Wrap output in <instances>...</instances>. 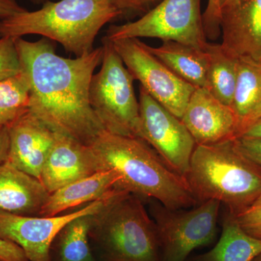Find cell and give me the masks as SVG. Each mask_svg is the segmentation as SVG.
I'll return each instance as SVG.
<instances>
[{
	"mask_svg": "<svg viewBox=\"0 0 261 261\" xmlns=\"http://www.w3.org/2000/svg\"><path fill=\"white\" fill-rule=\"evenodd\" d=\"M140 139L145 141L164 161L185 177L196 143L180 118L168 111L140 87Z\"/></svg>",
	"mask_w": 261,
	"mask_h": 261,
	"instance_id": "obj_10",
	"label": "cell"
},
{
	"mask_svg": "<svg viewBox=\"0 0 261 261\" xmlns=\"http://www.w3.org/2000/svg\"><path fill=\"white\" fill-rule=\"evenodd\" d=\"M10 152V135L8 127L0 126V164L8 162Z\"/></svg>",
	"mask_w": 261,
	"mask_h": 261,
	"instance_id": "obj_31",
	"label": "cell"
},
{
	"mask_svg": "<svg viewBox=\"0 0 261 261\" xmlns=\"http://www.w3.org/2000/svg\"><path fill=\"white\" fill-rule=\"evenodd\" d=\"M181 120L196 145H215L237 137L238 123L232 108L219 101L205 87L195 89Z\"/></svg>",
	"mask_w": 261,
	"mask_h": 261,
	"instance_id": "obj_12",
	"label": "cell"
},
{
	"mask_svg": "<svg viewBox=\"0 0 261 261\" xmlns=\"http://www.w3.org/2000/svg\"><path fill=\"white\" fill-rule=\"evenodd\" d=\"M101 68L93 75L89 100L105 130L113 135L140 138V104L134 80L107 38L102 39Z\"/></svg>",
	"mask_w": 261,
	"mask_h": 261,
	"instance_id": "obj_6",
	"label": "cell"
},
{
	"mask_svg": "<svg viewBox=\"0 0 261 261\" xmlns=\"http://www.w3.org/2000/svg\"><path fill=\"white\" fill-rule=\"evenodd\" d=\"M27 10L17 0H0V20Z\"/></svg>",
	"mask_w": 261,
	"mask_h": 261,
	"instance_id": "obj_30",
	"label": "cell"
},
{
	"mask_svg": "<svg viewBox=\"0 0 261 261\" xmlns=\"http://www.w3.org/2000/svg\"><path fill=\"white\" fill-rule=\"evenodd\" d=\"M8 162L40 181L41 174L55 142L56 132L30 111L9 125Z\"/></svg>",
	"mask_w": 261,
	"mask_h": 261,
	"instance_id": "obj_14",
	"label": "cell"
},
{
	"mask_svg": "<svg viewBox=\"0 0 261 261\" xmlns=\"http://www.w3.org/2000/svg\"><path fill=\"white\" fill-rule=\"evenodd\" d=\"M205 51L208 58L205 88L221 102L231 107L238 82V58L216 43H207Z\"/></svg>",
	"mask_w": 261,
	"mask_h": 261,
	"instance_id": "obj_21",
	"label": "cell"
},
{
	"mask_svg": "<svg viewBox=\"0 0 261 261\" xmlns=\"http://www.w3.org/2000/svg\"><path fill=\"white\" fill-rule=\"evenodd\" d=\"M221 0H207V6L202 13V23L206 38L215 41L221 35Z\"/></svg>",
	"mask_w": 261,
	"mask_h": 261,
	"instance_id": "obj_27",
	"label": "cell"
},
{
	"mask_svg": "<svg viewBox=\"0 0 261 261\" xmlns=\"http://www.w3.org/2000/svg\"><path fill=\"white\" fill-rule=\"evenodd\" d=\"M21 72L30 89L29 111L53 132L92 145L104 127L89 104L94 70L103 47L73 59L58 56L51 41L15 38Z\"/></svg>",
	"mask_w": 261,
	"mask_h": 261,
	"instance_id": "obj_1",
	"label": "cell"
},
{
	"mask_svg": "<svg viewBox=\"0 0 261 261\" xmlns=\"http://www.w3.org/2000/svg\"><path fill=\"white\" fill-rule=\"evenodd\" d=\"M30 89L22 72L0 82V126H8L29 111Z\"/></svg>",
	"mask_w": 261,
	"mask_h": 261,
	"instance_id": "obj_23",
	"label": "cell"
},
{
	"mask_svg": "<svg viewBox=\"0 0 261 261\" xmlns=\"http://www.w3.org/2000/svg\"><path fill=\"white\" fill-rule=\"evenodd\" d=\"M134 80L154 99L181 119L196 89L173 73L139 39L111 41Z\"/></svg>",
	"mask_w": 261,
	"mask_h": 261,
	"instance_id": "obj_9",
	"label": "cell"
},
{
	"mask_svg": "<svg viewBox=\"0 0 261 261\" xmlns=\"http://www.w3.org/2000/svg\"><path fill=\"white\" fill-rule=\"evenodd\" d=\"M221 46L235 58L261 57V0H237L221 8Z\"/></svg>",
	"mask_w": 261,
	"mask_h": 261,
	"instance_id": "obj_15",
	"label": "cell"
},
{
	"mask_svg": "<svg viewBox=\"0 0 261 261\" xmlns=\"http://www.w3.org/2000/svg\"><path fill=\"white\" fill-rule=\"evenodd\" d=\"M89 238L103 261H162L155 225L138 196L123 192L92 215Z\"/></svg>",
	"mask_w": 261,
	"mask_h": 261,
	"instance_id": "obj_5",
	"label": "cell"
},
{
	"mask_svg": "<svg viewBox=\"0 0 261 261\" xmlns=\"http://www.w3.org/2000/svg\"><path fill=\"white\" fill-rule=\"evenodd\" d=\"M103 169L92 146L56 133L41 174L40 181L49 193Z\"/></svg>",
	"mask_w": 261,
	"mask_h": 261,
	"instance_id": "obj_13",
	"label": "cell"
},
{
	"mask_svg": "<svg viewBox=\"0 0 261 261\" xmlns=\"http://www.w3.org/2000/svg\"><path fill=\"white\" fill-rule=\"evenodd\" d=\"M125 191H118L90 202L80 210L50 217L18 216L0 211V238L23 250L29 261H51V245L57 235L70 221L94 215Z\"/></svg>",
	"mask_w": 261,
	"mask_h": 261,
	"instance_id": "obj_11",
	"label": "cell"
},
{
	"mask_svg": "<svg viewBox=\"0 0 261 261\" xmlns=\"http://www.w3.org/2000/svg\"><path fill=\"white\" fill-rule=\"evenodd\" d=\"M21 72L15 38L0 37V82Z\"/></svg>",
	"mask_w": 261,
	"mask_h": 261,
	"instance_id": "obj_24",
	"label": "cell"
},
{
	"mask_svg": "<svg viewBox=\"0 0 261 261\" xmlns=\"http://www.w3.org/2000/svg\"><path fill=\"white\" fill-rule=\"evenodd\" d=\"M261 253V240L253 238L240 227L227 213L222 233L211 250L191 257L189 261H252Z\"/></svg>",
	"mask_w": 261,
	"mask_h": 261,
	"instance_id": "obj_20",
	"label": "cell"
},
{
	"mask_svg": "<svg viewBox=\"0 0 261 261\" xmlns=\"http://www.w3.org/2000/svg\"><path fill=\"white\" fill-rule=\"evenodd\" d=\"M233 142L243 155L261 169V137L240 136Z\"/></svg>",
	"mask_w": 261,
	"mask_h": 261,
	"instance_id": "obj_28",
	"label": "cell"
},
{
	"mask_svg": "<svg viewBox=\"0 0 261 261\" xmlns=\"http://www.w3.org/2000/svg\"><path fill=\"white\" fill-rule=\"evenodd\" d=\"M32 3L36 5H43L44 3L48 1V0H30Z\"/></svg>",
	"mask_w": 261,
	"mask_h": 261,
	"instance_id": "obj_34",
	"label": "cell"
},
{
	"mask_svg": "<svg viewBox=\"0 0 261 261\" xmlns=\"http://www.w3.org/2000/svg\"><path fill=\"white\" fill-rule=\"evenodd\" d=\"M119 18V12L108 0H48L39 10H25L1 19L0 37L41 35L81 57L93 50L101 29Z\"/></svg>",
	"mask_w": 261,
	"mask_h": 261,
	"instance_id": "obj_3",
	"label": "cell"
},
{
	"mask_svg": "<svg viewBox=\"0 0 261 261\" xmlns=\"http://www.w3.org/2000/svg\"><path fill=\"white\" fill-rule=\"evenodd\" d=\"M149 50L173 73L195 88L205 87L208 58L205 50L174 41H164Z\"/></svg>",
	"mask_w": 261,
	"mask_h": 261,
	"instance_id": "obj_19",
	"label": "cell"
},
{
	"mask_svg": "<svg viewBox=\"0 0 261 261\" xmlns=\"http://www.w3.org/2000/svg\"><path fill=\"white\" fill-rule=\"evenodd\" d=\"M108 40L156 38L174 41L205 50L201 0H162L137 20L112 25L106 32Z\"/></svg>",
	"mask_w": 261,
	"mask_h": 261,
	"instance_id": "obj_7",
	"label": "cell"
},
{
	"mask_svg": "<svg viewBox=\"0 0 261 261\" xmlns=\"http://www.w3.org/2000/svg\"><path fill=\"white\" fill-rule=\"evenodd\" d=\"M50 193L42 182L8 162L0 164V211L38 216Z\"/></svg>",
	"mask_w": 261,
	"mask_h": 261,
	"instance_id": "obj_16",
	"label": "cell"
},
{
	"mask_svg": "<svg viewBox=\"0 0 261 261\" xmlns=\"http://www.w3.org/2000/svg\"><path fill=\"white\" fill-rule=\"evenodd\" d=\"M252 261H261V253L259 254L256 257H255Z\"/></svg>",
	"mask_w": 261,
	"mask_h": 261,
	"instance_id": "obj_35",
	"label": "cell"
},
{
	"mask_svg": "<svg viewBox=\"0 0 261 261\" xmlns=\"http://www.w3.org/2000/svg\"><path fill=\"white\" fill-rule=\"evenodd\" d=\"M233 218L245 232L261 240V195L246 211Z\"/></svg>",
	"mask_w": 261,
	"mask_h": 261,
	"instance_id": "obj_26",
	"label": "cell"
},
{
	"mask_svg": "<svg viewBox=\"0 0 261 261\" xmlns=\"http://www.w3.org/2000/svg\"><path fill=\"white\" fill-rule=\"evenodd\" d=\"M241 136H248V137H261V119L254 123Z\"/></svg>",
	"mask_w": 261,
	"mask_h": 261,
	"instance_id": "obj_32",
	"label": "cell"
},
{
	"mask_svg": "<svg viewBox=\"0 0 261 261\" xmlns=\"http://www.w3.org/2000/svg\"><path fill=\"white\" fill-rule=\"evenodd\" d=\"M92 216L73 219L57 235L53 243L60 261H94L89 242Z\"/></svg>",
	"mask_w": 261,
	"mask_h": 261,
	"instance_id": "obj_22",
	"label": "cell"
},
{
	"mask_svg": "<svg viewBox=\"0 0 261 261\" xmlns=\"http://www.w3.org/2000/svg\"><path fill=\"white\" fill-rule=\"evenodd\" d=\"M0 261H29L18 245L0 238Z\"/></svg>",
	"mask_w": 261,
	"mask_h": 261,
	"instance_id": "obj_29",
	"label": "cell"
},
{
	"mask_svg": "<svg viewBox=\"0 0 261 261\" xmlns=\"http://www.w3.org/2000/svg\"><path fill=\"white\" fill-rule=\"evenodd\" d=\"M219 201L211 200L192 210H173L158 201L151 207L162 261H186L196 248L207 246L217 235Z\"/></svg>",
	"mask_w": 261,
	"mask_h": 261,
	"instance_id": "obj_8",
	"label": "cell"
},
{
	"mask_svg": "<svg viewBox=\"0 0 261 261\" xmlns=\"http://www.w3.org/2000/svg\"><path fill=\"white\" fill-rule=\"evenodd\" d=\"M91 146L103 169L116 172L123 191L153 199L173 210L197 204L185 178L168 167L145 141L105 130Z\"/></svg>",
	"mask_w": 261,
	"mask_h": 261,
	"instance_id": "obj_2",
	"label": "cell"
},
{
	"mask_svg": "<svg viewBox=\"0 0 261 261\" xmlns=\"http://www.w3.org/2000/svg\"><path fill=\"white\" fill-rule=\"evenodd\" d=\"M237 118V137L261 119V57L238 58V82L231 104Z\"/></svg>",
	"mask_w": 261,
	"mask_h": 261,
	"instance_id": "obj_18",
	"label": "cell"
},
{
	"mask_svg": "<svg viewBox=\"0 0 261 261\" xmlns=\"http://www.w3.org/2000/svg\"><path fill=\"white\" fill-rule=\"evenodd\" d=\"M118 191V176L106 170L82 178L53 192L38 216L50 217L84 203L100 200ZM126 192V191H125Z\"/></svg>",
	"mask_w": 261,
	"mask_h": 261,
	"instance_id": "obj_17",
	"label": "cell"
},
{
	"mask_svg": "<svg viewBox=\"0 0 261 261\" xmlns=\"http://www.w3.org/2000/svg\"><path fill=\"white\" fill-rule=\"evenodd\" d=\"M184 178L197 204L219 201L233 216L261 195V169L239 151L233 140L196 145Z\"/></svg>",
	"mask_w": 261,
	"mask_h": 261,
	"instance_id": "obj_4",
	"label": "cell"
},
{
	"mask_svg": "<svg viewBox=\"0 0 261 261\" xmlns=\"http://www.w3.org/2000/svg\"><path fill=\"white\" fill-rule=\"evenodd\" d=\"M120 13L119 19L130 20L142 16L162 0H108Z\"/></svg>",
	"mask_w": 261,
	"mask_h": 261,
	"instance_id": "obj_25",
	"label": "cell"
},
{
	"mask_svg": "<svg viewBox=\"0 0 261 261\" xmlns=\"http://www.w3.org/2000/svg\"><path fill=\"white\" fill-rule=\"evenodd\" d=\"M235 1H237V0H221V8L223 7L226 6V5L231 4Z\"/></svg>",
	"mask_w": 261,
	"mask_h": 261,
	"instance_id": "obj_33",
	"label": "cell"
}]
</instances>
